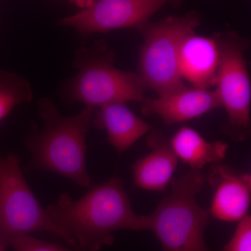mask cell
<instances>
[{
  "label": "cell",
  "instance_id": "6da1fadb",
  "mask_svg": "<svg viewBox=\"0 0 251 251\" xmlns=\"http://www.w3.org/2000/svg\"><path fill=\"white\" fill-rule=\"evenodd\" d=\"M46 210L51 221L74 239L76 251H98L112 245L113 233L120 229L150 227L149 216L135 214L123 180L116 175L77 201L64 193Z\"/></svg>",
  "mask_w": 251,
  "mask_h": 251
},
{
  "label": "cell",
  "instance_id": "8992f818",
  "mask_svg": "<svg viewBox=\"0 0 251 251\" xmlns=\"http://www.w3.org/2000/svg\"><path fill=\"white\" fill-rule=\"evenodd\" d=\"M21 158L0 156V251L18 237L48 232L75 247V241L51 221L28 186L20 166Z\"/></svg>",
  "mask_w": 251,
  "mask_h": 251
},
{
  "label": "cell",
  "instance_id": "e0dca14e",
  "mask_svg": "<svg viewBox=\"0 0 251 251\" xmlns=\"http://www.w3.org/2000/svg\"><path fill=\"white\" fill-rule=\"evenodd\" d=\"M11 247L14 251H76L68 250L57 244L39 240L29 235L15 239Z\"/></svg>",
  "mask_w": 251,
  "mask_h": 251
},
{
  "label": "cell",
  "instance_id": "5bb4252c",
  "mask_svg": "<svg viewBox=\"0 0 251 251\" xmlns=\"http://www.w3.org/2000/svg\"><path fill=\"white\" fill-rule=\"evenodd\" d=\"M170 145L178 159L194 171H201L209 163H220L226 158L229 148L223 140L207 141L197 130L187 126L176 131Z\"/></svg>",
  "mask_w": 251,
  "mask_h": 251
},
{
  "label": "cell",
  "instance_id": "2e32d148",
  "mask_svg": "<svg viewBox=\"0 0 251 251\" xmlns=\"http://www.w3.org/2000/svg\"><path fill=\"white\" fill-rule=\"evenodd\" d=\"M222 251H251V216L247 214L238 221L233 235Z\"/></svg>",
  "mask_w": 251,
  "mask_h": 251
},
{
  "label": "cell",
  "instance_id": "4fadbf2b",
  "mask_svg": "<svg viewBox=\"0 0 251 251\" xmlns=\"http://www.w3.org/2000/svg\"><path fill=\"white\" fill-rule=\"evenodd\" d=\"M92 126L106 131L109 143L120 154L151 129L150 124L135 115L125 103L96 108Z\"/></svg>",
  "mask_w": 251,
  "mask_h": 251
},
{
  "label": "cell",
  "instance_id": "7c38bea8",
  "mask_svg": "<svg viewBox=\"0 0 251 251\" xmlns=\"http://www.w3.org/2000/svg\"><path fill=\"white\" fill-rule=\"evenodd\" d=\"M148 146L151 151L133 165V182L146 191H164L174 178L179 159L172 150L170 140L159 132L150 135Z\"/></svg>",
  "mask_w": 251,
  "mask_h": 251
},
{
  "label": "cell",
  "instance_id": "52a82bcc",
  "mask_svg": "<svg viewBox=\"0 0 251 251\" xmlns=\"http://www.w3.org/2000/svg\"><path fill=\"white\" fill-rule=\"evenodd\" d=\"M213 37L219 52L216 91L227 114L225 132L231 139L244 141L251 135V86L244 56L249 44L232 31Z\"/></svg>",
  "mask_w": 251,
  "mask_h": 251
},
{
  "label": "cell",
  "instance_id": "7a4b0ae2",
  "mask_svg": "<svg viewBox=\"0 0 251 251\" xmlns=\"http://www.w3.org/2000/svg\"><path fill=\"white\" fill-rule=\"evenodd\" d=\"M44 129L28 138L32 154L27 171L52 172L72 180L81 187L90 188L92 179L86 166V138L92 126L96 108L85 107L73 116H65L48 97L38 100Z\"/></svg>",
  "mask_w": 251,
  "mask_h": 251
},
{
  "label": "cell",
  "instance_id": "ba28073f",
  "mask_svg": "<svg viewBox=\"0 0 251 251\" xmlns=\"http://www.w3.org/2000/svg\"><path fill=\"white\" fill-rule=\"evenodd\" d=\"M167 4L164 0H99L79 4L80 11L63 18L62 26L74 28L81 35L105 33L121 28L140 30Z\"/></svg>",
  "mask_w": 251,
  "mask_h": 251
},
{
  "label": "cell",
  "instance_id": "8fae6325",
  "mask_svg": "<svg viewBox=\"0 0 251 251\" xmlns=\"http://www.w3.org/2000/svg\"><path fill=\"white\" fill-rule=\"evenodd\" d=\"M219 52L214 37L188 34L180 49V74L196 88L209 90L216 85Z\"/></svg>",
  "mask_w": 251,
  "mask_h": 251
},
{
  "label": "cell",
  "instance_id": "277c9868",
  "mask_svg": "<svg viewBox=\"0 0 251 251\" xmlns=\"http://www.w3.org/2000/svg\"><path fill=\"white\" fill-rule=\"evenodd\" d=\"M115 60V52L104 41L77 50L73 63L77 74L64 87L67 98L92 108L143 101L146 87L139 75L117 69Z\"/></svg>",
  "mask_w": 251,
  "mask_h": 251
},
{
  "label": "cell",
  "instance_id": "3957f363",
  "mask_svg": "<svg viewBox=\"0 0 251 251\" xmlns=\"http://www.w3.org/2000/svg\"><path fill=\"white\" fill-rule=\"evenodd\" d=\"M206 180L202 172L194 170L173 178L171 193L149 216V229L163 251H210L204 239L210 215L196 201Z\"/></svg>",
  "mask_w": 251,
  "mask_h": 251
},
{
  "label": "cell",
  "instance_id": "9c48e42d",
  "mask_svg": "<svg viewBox=\"0 0 251 251\" xmlns=\"http://www.w3.org/2000/svg\"><path fill=\"white\" fill-rule=\"evenodd\" d=\"M222 108L216 90L186 85L157 99L143 100L142 112L147 116L158 115L167 125L189 121L216 109Z\"/></svg>",
  "mask_w": 251,
  "mask_h": 251
},
{
  "label": "cell",
  "instance_id": "30bf717a",
  "mask_svg": "<svg viewBox=\"0 0 251 251\" xmlns=\"http://www.w3.org/2000/svg\"><path fill=\"white\" fill-rule=\"evenodd\" d=\"M209 181L215 189L209 215L224 222H238L249 212L251 201V175L239 174L229 167L216 163Z\"/></svg>",
  "mask_w": 251,
  "mask_h": 251
},
{
  "label": "cell",
  "instance_id": "9a60e30c",
  "mask_svg": "<svg viewBox=\"0 0 251 251\" xmlns=\"http://www.w3.org/2000/svg\"><path fill=\"white\" fill-rule=\"evenodd\" d=\"M31 84L22 75L11 71H0V122L18 105L31 103Z\"/></svg>",
  "mask_w": 251,
  "mask_h": 251
},
{
  "label": "cell",
  "instance_id": "5b68a950",
  "mask_svg": "<svg viewBox=\"0 0 251 251\" xmlns=\"http://www.w3.org/2000/svg\"><path fill=\"white\" fill-rule=\"evenodd\" d=\"M201 18L194 11L147 23L141 29L144 44L140 53L139 76L145 87L159 96L184 87L179 72L180 49L185 38L194 33Z\"/></svg>",
  "mask_w": 251,
  "mask_h": 251
}]
</instances>
